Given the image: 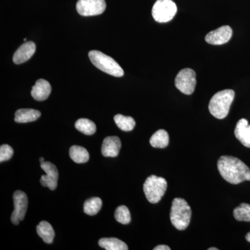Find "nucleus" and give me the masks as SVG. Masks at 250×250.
I'll return each instance as SVG.
<instances>
[{
	"mask_svg": "<svg viewBox=\"0 0 250 250\" xmlns=\"http://www.w3.org/2000/svg\"><path fill=\"white\" fill-rule=\"evenodd\" d=\"M218 169L220 175L228 183L238 184L250 181L249 167L238 158L221 156L218 161Z\"/></svg>",
	"mask_w": 250,
	"mask_h": 250,
	"instance_id": "f257e3e1",
	"label": "nucleus"
},
{
	"mask_svg": "<svg viewBox=\"0 0 250 250\" xmlns=\"http://www.w3.org/2000/svg\"><path fill=\"white\" fill-rule=\"evenodd\" d=\"M234 96V91L230 89L221 90L215 93L210 99L208 104L210 114L217 119L222 120L226 118Z\"/></svg>",
	"mask_w": 250,
	"mask_h": 250,
	"instance_id": "f03ea898",
	"label": "nucleus"
},
{
	"mask_svg": "<svg viewBox=\"0 0 250 250\" xmlns=\"http://www.w3.org/2000/svg\"><path fill=\"white\" fill-rule=\"evenodd\" d=\"M192 210L190 206L184 199H174L170 210V221L172 225L179 230L183 231L190 224Z\"/></svg>",
	"mask_w": 250,
	"mask_h": 250,
	"instance_id": "7ed1b4c3",
	"label": "nucleus"
},
{
	"mask_svg": "<svg viewBox=\"0 0 250 250\" xmlns=\"http://www.w3.org/2000/svg\"><path fill=\"white\" fill-rule=\"evenodd\" d=\"M90 62L99 70L113 77L124 75L123 68L112 57L98 50H92L88 53Z\"/></svg>",
	"mask_w": 250,
	"mask_h": 250,
	"instance_id": "20e7f679",
	"label": "nucleus"
},
{
	"mask_svg": "<svg viewBox=\"0 0 250 250\" xmlns=\"http://www.w3.org/2000/svg\"><path fill=\"white\" fill-rule=\"evenodd\" d=\"M167 187V184L165 179L151 175L145 182L143 190L148 201L152 204H156L165 195Z\"/></svg>",
	"mask_w": 250,
	"mask_h": 250,
	"instance_id": "39448f33",
	"label": "nucleus"
},
{
	"mask_svg": "<svg viewBox=\"0 0 250 250\" xmlns=\"http://www.w3.org/2000/svg\"><path fill=\"white\" fill-rule=\"evenodd\" d=\"M177 11V5L172 0H157L153 6L152 14L156 22L165 23L172 21Z\"/></svg>",
	"mask_w": 250,
	"mask_h": 250,
	"instance_id": "423d86ee",
	"label": "nucleus"
},
{
	"mask_svg": "<svg viewBox=\"0 0 250 250\" xmlns=\"http://www.w3.org/2000/svg\"><path fill=\"white\" fill-rule=\"evenodd\" d=\"M196 83V73L190 68L181 70L175 78L176 88L185 95L193 93Z\"/></svg>",
	"mask_w": 250,
	"mask_h": 250,
	"instance_id": "0eeeda50",
	"label": "nucleus"
},
{
	"mask_svg": "<svg viewBox=\"0 0 250 250\" xmlns=\"http://www.w3.org/2000/svg\"><path fill=\"white\" fill-rule=\"evenodd\" d=\"M105 0H78L76 9L82 16H94L103 14L106 9Z\"/></svg>",
	"mask_w": 250,
	"mask_h": 250,
	"instance_id": "6e6552de",
	"label": "nucleus"
},
{
	"mask_svg": "<svg viewBox=\"0 0 250 250\" xmlns=\"http://www.w3.org/2000/svg\"><path fill=\"white\" fill-rule=\"evenodd\" d=\"M14 210L11 215V221L17 225L20 221L24 220L28 207V198L25 192L21 190H16L14 197Z\"/></svg>",
	"mask_w": 250,
	"mask_h": 250,
	"instance_id": "1a4fd4ad",
	"label": "nucleus"
},
{
	"mask_svg": "<svg viewBox=\"0 0 250 250\" xmlns=\"http://www.w3.org/2000/svg\"><path fill=\"white\" fill-rule=\"evenodd\" d=\"M41 167L46 172L45 175H42L41 177V184L43 187L49 188L51 190H55L58 184V169L49 161L41 163Z\"/></svg>",
	"mask_w": 250,
	"mask_h": 250,
	"instance_id": "9d476101",
	"label": "nucleus"
},
{
	"mask_svg": "<svg viewBox=\"0 0 250 250\" xmlns=\"http://www.w3.org/2000/svg\"><path fill=\"white\" fill-rule=\"evenodd\" d=\"M232 34V29L229 26H223L208 33L206 36L205 41L210 45H223L231 39Z\"/></svg>",
	"mask_w": 250,
	"mask_h": 250,
	"instance_id": "9b49d317",
	"label": "nucleus"
},
{
	"mask_svg": "<svg viewBox=\"0 0 250 250\" xmlns=\"http://www.w3.org/2000/svg\"><path fill=\"white\" fill-rule=\"evenodd\" d=\"M121 148V141L118 136L105 138L102 146V154L105 157H116Z\"/></svg>",
	"mask_w": 250,
	"mask_h": 250,
	"instance_id": "f8f14e48",
	"label": "nucleus"
},
{
	"mask_svg": "<svg viewBox=\"0 0 250 250\" xmlns=\"http://www.w3.org/2000/svg\"><path fill=\"white\" fill-rule=\"evenodd\" d=\"M36 44L32 41L25 42L15 52L13 61L14 63L21 64L27 62L35 53Z\"/></svg>",
	"mask_w": 250,
	"mask_h": 250,
	"instance_id": "ddd939ff",
	"label": "nucleus"
},
{
	"mask_svg": "<svg viewBox=\"0 0 250 250\" xmlns=\"http://www.w3.org/2000/svg\"><path fill=\"white\" fill-rule=\"evenodd\" d=\"M51 91H52V87L50 83L43 79H40L32 87L31 94V96L36 101H44L49 98Z\"/></svg>",
	"mask_w": 250,
	"mask_h": 250,
	"instance_id": "4468645a",
	"label": "nucleus"
},
{
	"mask_svg": "<svg viewBox=\"0 0 250 250\" xmlns=\"http://www.w3.org/2000/svg\"><path fill=\"white\" fill-rule=\"evenodd\" d=\"M234 134L245 147L250 148V125L246 119L242 118L237 123Z\"/></svg>",
	"mask_w": 250,
	"mask_h": 250,
	"instance_id": "2eb2a0df",
	"label": "nucleus"
},
{
	"mask_svg": "<svg viewBox=\"0 0 250 250\" xmlns=\"http://www.w3.org/2000/svg\"><path fill=\"white\" fill-rule=\"evenodd\" d=\"M41 116V113L38 110L32 108H22L18 110L15 114V121L18 123H27L36 121Z\"/></svg>",
	"mask_w": 250,
	"mask_h": 250,
	"instance_id": "dca6fc26",
	"label": "nucleus"
},
{
	"mask_svg": "<svg viewBox=\"0 0 250 250\" xmlns=\"http://www.w3.org/2000/svg\"><path fill=\"white\" fill-rule=\"evenodd\" d=\"M36 231L45 243L51 244L53 242L55 233L52 225L48 222L41 221L36 228Z\"/></svg>",
	"mask_w": 250,
	"mask_h": 250,
	"instance_id": "f3484780",
	"label": "nucleus"
},
{
	"mask_svg": "<svg viewBox=\"0 0 250 250\" xmlns=\"http://www.w3.org/2000/svg\"><path fill=\"white\" fill-rule=\"evenodd\" d=\"M99 246L106 250H127L126 243L116 238H104L99 241Z\"/></svg>",
	"mask_w": 250,
	"mask_h": 250,
	"instance_id": "a211bd4d",
	"label": "nucleus"
},
{
	"mask_svg": "<svg viewBox=\"0 0 250 250\" xmlns=\"http://www.w3.org/2000/svg\"><path fill=\"white\" fill-rule=\"evenodd\" d=\"M70 158L77 164H84L89 160V153L84 147L73 146L69 151Z\"/></svg>",
	"mask_w": 250,
	"mask_h": 250,
	"instance_id": "6ab92c4d",
	"label": "nucleus"
},
{
	"mask_svg": "<svg viewBox=\"0 0 250 250\" xmlns=\"http://www.w3.org/2000/svg\"><path fill=\"white\" fill-rule=\"evenodd\" d=\"M151 146L155 148H165L169 144V135L164 129H159L149 140Z\"/></svg>",
	"mask_w": 250,
	"mask_h": 250,
	"instance_id": "aec40b11",
	"label": "nucleus"
},
{
	"mask_svg": "<svg viewBox=\"0 0 250 250\" xmlns=\"http://www.w3.org/2000/svg\"><path fill=\"white\" fill-rule=\"evenodd\" d=\"M75 128L87 136H91L96 131V125L87 118H80L75 123Z\"/></svg>",
	"mask_w": 250,
	"mask_h": 250,
	"instance_id": "412c9836",
	"label": "nucleus"
},
{
	"mask_svg": "<svg viewBox=\"0 0 250 250\" xmlns=\"http://www.w3.org/2000/svg\"><path fill=\"white\" fill-rule=\"evenodd\" d=\"M114 121L120 129L124 131H132L136 126V122L134 118L129 116H125L121 114L116 115L114 117Z\"/></svg>",
	"mask_w": 250,
	"mask_h": 250,
	"instance_id": "4be33fe9",
	"label": "nucleus"
},
{
	"mask_svg": "<svg viewBox=\"0 0 250 250\" xmlns=\"http://www.w3.org/2000/svg\"><path fill=\"white\" fill-rule=\"evenodd\" d=\"M103 207V201L99 197H92L85 202L83 210L87 215H95L100 211Z\"/></svg>",
	"mask_w": 250,
	"mask_h": 250,
	"instance_id": "5701e85b",
	"label": "nucleus"
},
{
	"mask_svg": "<svg viewBox=\"0 0 250 250\" xmlns=\"http://www.w3.org/2000/svg\"><path fill=\"white\" fill-rule=\"evenodd\" d=\"M233 216L238 221L250 222V205L242 203L239 207L233 210Z\"/></svg>",
	"mask_w": 250,
	"mask_h": 250,
	"instance_id": "b1692460",
	"label": "nucleus"
},
{
	"mask_svg": "<svg viewBox=\"0 0 250 250\" xmlns=\"http://www.w3.org/2000/svg\"><path fill=\"white\" fill-rule=\"evenodd\" d=\"M115 218L118 223L127 225L131 222V214L129 208L126 206H120L115 212Z\"/></svg>",
	"mask_w": 250,
	"mask_h": 250,
	"instance_id": "393cba45",
	"label": "nucleus"
},
{
	"mask_svg": "<svg viewBox=\"0 0 250 250\" xmlns=\"http://www.w3.org/2000/svg\"><path fill=\"white\" fill-rule=\"evenodd\" d=\"M14 149L9 145H2L0 147V162L9 160L14 155Z\"/></svg>",
	"mask_w": 250,
	"mask_h": 250,
	"instance_id": "a878e982",
	"label": "nucleus"
},
{
	"mask_svg": "<svg viewBox=\"0 0 250 250\" xmlns=\"http://www.w3.org/2000/svg\"><path fill=\"white\" fill-rule=\"evenodd\" d=\"M154 250H170V248L165 245H160V246H156L154 248Z\"/></svg>",
	"mask_w": 250,
	"mask_h": 250,
	"instance_id": "bb28decb",
	"label": "nucleus"
},
{
	"mask_svg": "<svg viewBox=\"0 0 250 250\" xmlns=\"http://www.w3.org/2000/svg\"><path fill=\"white\" fill-rule=\"evenodd\" d=\"M246 238L247 241L248 242H250V231L249 233H247V235L246 236Z\"/></svg>",
	"mask_w": 250,
	"mask_h": 250,
	"instance_id": "cd10ccee",
	"label": "nucleus"
},
{
	"mask_svg": "<svg viewBox=\"0 0 250 250\" xmlns=\"http://www.w3.org/2000/svg\"><path fill=\"white\" fill-rule=\"evenodd\" d=\"M208 250H218V249H217V248H208Z\"/></svg>",
	"mask_w": 250,
	"mask_h": 250,
	"instance_id": "c85d7f7f",
	"label": "nucleus"
},
{
	"mask_svg": "<svg viewBox=\"0 0 250 250\" xmlns=\"http://www.w3.org/2000/svg\"><path fill=\"white\" fill-rule=\"evenodd\" d=\"M40 161H41V163H42V162H44V161H45V160H44L43 158H41Z\"/></svg>",
	"mask_w": 250,
	"mask_h": 250,
	"instance_id": "c756f323",
	"label": "nucleus"
},
{
	"mask_svg": "<svg viewBox=\"0 0 250 250\" xmlns=\"http://www.w3.org/2000/svg\"><path fill=\"white\" fill-rule=\"evenodd\" d=\"M26 41H27V39H24V42H26Z\"/></svg>",
	"mask_w": 250,
	"mask_h": 250,
	"instance_id": "7c9ffc66",
	"label": "nucleus"
}]
</instances>
